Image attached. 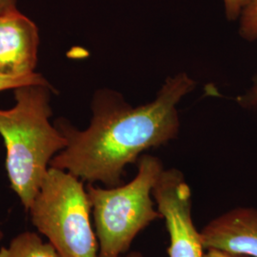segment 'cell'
Listing matches in <instances>:
<instances>
[{"label":"cell","mask_w":257,"mask_h":257,"mask_svg":"<svg viewBox=\"0 0 257 257\" xmlns=\"http://www.w3.org/2000/svg\"><path fill=\"white\" fill-rule=\"evenodd\" d=\"M195 82L186 74L169 77L154 101L132 107L109 90L99 91L92 101V118L84 131L67 120L55 126L67 146L52 159L50 167L64 170L83 182L121 185L125 168L138 162L144 152L175 139L179 131L177 105L192 92Z\"/></svg>","instance_id":"6da1fadb"},{"label":"cell","mask_w":257,"mask_h":257,"mask_svg":"<svg viewBox=\"0 0 257 257\" xmlns=\"http://www.w3.org/2000/svg\"><path fill=\"white\" fill-rule=\"evenodd\" d=\"M51 85L28 84L15 89L16 105L0 109V136L6 148V171L13 191L28 211L52 159L67 139L50 122Z\"/></svg>","instance_id":"7a4b0ae2"},{"label":"cell","mask_w":257,"mask_h":257,"mask_svg":"<svg viewBox=\"0 0 257 257\" xmlns=\"http://www.w3.org/2000/svg\"><path fill=\"white\" fill-rule=\"evenodd\" d=\"M138 173L128 183L101 188L88 183L99 257H120L153 222L163 219L155 208L153 190L164 170L159 158L142 155Z\"/></svg>","instance_id":"3957f363"},{"label":"cell","mask_w":257,"mask_h":257,"mask_svg":"<svg viewBox=\"0 0 257 257\" xmlns=\"http://www.w3.org/2000/svg\"><path fill=\"white\" fill-rule=\"evenodd\" d=\"M35 227L60 257H99L92 207L82 180L50 167L28 210Z\"/></svg>","instance_id":"277c9868"},{"label":"cell","mask_w":257,"mask_h":257,"mask_svg":"<svg viewBox=\"0 0 257 257\" xmlns=\"http://www.w3.org/2000/svg\"><path fill=\"white\" fill-rule=\"evenodd\" d=\"M156 208L165 221L169 257H203L200 231L193 222L192 190L182 172L163 170L153 190Z\"/></svg>","instance_id":"5b68a950"},{"label":"cell","mask_w":257,"mask_h":257,"mask_svg":"<svg viewBox=\"0 0 257 257\" xmlns=\"http://www.w3.org/2000/svg\"><path fill=\"white\" fill-rule=\"evenodd\" d=\"M39 33L31 19L14 9L0 15V76L34 74Z\"/></svg>","instance_id":"8992f818"},{"label":"cell","mask_w":257,"mask_h":257,"mask_svg":"<svg viewBox=\"0 0 257 257\" xmlns=\"http://www.w3.org/2000/svg\"><path fill=\"white\" fill-rule=\"evenodd\" d=\"M203 247L257 257V209L238 207L210 221L202 230Z\"/></svg>","instance_id":"52a82bcc"},{"label":"cell","mask_w":257,"mask_h":257,"mask_svg":"<svg viewBox=\"0 0 257 257\" xmlns=\"http://www.w3.org/2000/svg\"><path fill=\"white\" fill-rule=\"evenodd\" d=\"M0 257H60L55 248L36 232L19 233L8 247L0 248Z\"/></svg>","instance_id":"ba28073f"},{"label":"cell","mask_w":257,"mask_h":257,"mask_svg":"<svg viewBox=\"0 0 257 257\" xmlns=\"http://www.w3.org/2000/svg\"><path fill=\"white\" fill-rule=\"evenodd\" d=\"M239 19L240 35L250 41L257 39V0H245Z\"/></svg>","instance_id":"9c48e42d"},{"label":"cell","mask_w":257,"mask_h":257,"mask_svg":"<svg viewBox=\"0 0 257 257\" xmlns=\"http://www.w3.org/2000/svg\"><path fill=\"white\" fill-rule=\"evenodd\" d=\"M28 84L50 85L45 77L37 73L24 76H0V92L6 90H15L18 87Z\"/></svg>","instance_id":"30bf717a"},{"label":"cell","mask_w":257,"mask_h":257,"mask_svg":"<svg viewBox=\"0 0 257 257\" xmlns=\"http://www.w3.org/2000/svg\"><path fill=\"white\" fill-rule=\"evenodd\" d=\"M245 0H224L226 15L229 20H235L240 18Z\"/></svg>","instance_id":"8fae6325"},{"label":"cell","mask_w":257,"mask_h":257,"mask_svg":"<svg viewBox=\"0 0 257 257\" xmlns=\"http://www.w3.org/2000/svg\"><path fill=\"white\" fill-rule=\"evenodd\" d=\"M239 104L245 108H257V79L246 94L237 98Z\"/></svg>","instance_id":"7c38bea8"},{"label":"cell","mask_w":257,"mask_h":257,"mask_svg":"<svg viewBox=\"0 0 257 257\" xmlns=\"http://www.w3.org/2000/svg\"><path fill=\"white\" fill-rule=\"evenodd\" d=\"M203 257H250L242 253H236V252H231L228 250L224 249H219V248H208L205 249L204 255Z\"/></svg>","instance_id":"4fadbf2b"},{"label":"cell","mask_w":257,"mask_h":257,"mask_svg":"<svg viewBox=\"0 0 257 257\" xmlns=\"http://www.w3.org/2000/svg\"><path fill=\"white\" fill-rule=\"evenodd\" d=\"M17 8V0H0V15Z\"/></svg>","instance_id":"5bb4252c"},{"label":"cell","mask_w":257,"mask_h":257,"mask_svg":"<svg viewBox=\"0 0 257 257\" xmlns=\"http://www.w3.org/2000/svg\"><path fill=\"white\" fill-rule=\"evenodd\" d=\"M127 257H145L141 252H139V251H133V252H131V253H128Z\"/></svg>","instance_id":"9a60e30c"},{"label":"cell","mask_w":257,"mask_h":257,"mask_svg":"<svg viewBox=\"0 0 257 257\" xmlns=\"http://www.w3.org/2000/svg\"><path fill=\"white\" fill-rule=\"evenodd\" d=\"M2 238H3V232H2V230L0 229V241L2 240Z\"/></svg>","instance_id":"2e32d148"}]
</instances>
